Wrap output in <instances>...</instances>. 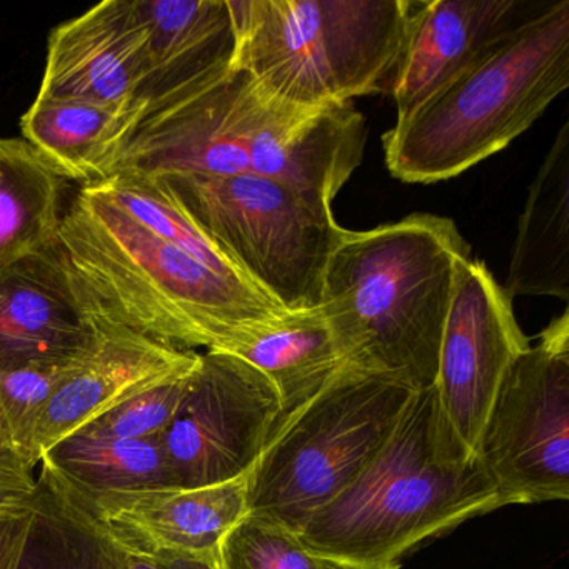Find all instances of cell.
<instances>
[{"label":"cell","mask_w":569,"mask_h":569,"mask_svg":"<svg viewBox=\"0 0 569 569\" xmlns=\"http://www.w3.org/2000/svg\"><path fill=\"white\" fill-rule=\"evenodd\" d=\"M86 318L172 348L212 351L229 336L286 312L142 228L84 186L51 244Z\"/></svg>","instance_id":"obj_1"},{"label":"cell","mask_w":569,"mask_h":569,"mask_svg":"<svg viewBox=\"0 0 569 569\" xmlns=\"http://www.w3.org/2000/svg\"><path fill=\"white\" fill-rule=\"evenodd\" d=\"M471 249L449 218L411 214L342 231L322 281L321 308L345 365L435 386L459 264Z\"/></svg>","instance_id":"obj_2"},{"label":"cell","mask_w":569,"mask_h":569,"mask_svg":"<svg viewBox=\"0 0 569 569\" xmlns=\"http://www.w3.org/2000/svg\"><path fill=\"white\" fill-rule=\"evenodd\" d=\"M501 506L491 476L429 388L415 392L368 468L298 536L341 568L398 569L426 539Z\"/></svg>","instance_id":"obj_3"},{"label":"cell","mask_w":569,"mask_h":569,"mask_svg":"<svg viewBox=\"0 0 569 569\" xmlns=\"http://www.w3.org/2000/svg\"><path fill=\"white\" fill-rule=\"evenodd\" d=\"M569 88V0L541 6L382 138L409 184L458 178L525 134Z\"/></svg>","instance_id":"obj_4"},{"label":"cell","mask_w":569,"mask_h":569,"mask_svg":"<svg viewBox=\"0 0 569 569\" xmlns=\"http://www.w3.org/2000/svg\"><path fill=\"white\" fill-rule=\"evenodd\" d=\"M335 151L322 108L276 101L232 64L148 112L112 176L256 174L309 191L328 171Z\"/></svg>","instance_id":"obj_5"},{"label":"cell","mask_w":569,"mask_h":569,"mask_svg":"<svg viewBox=\"0 0 569 569\" xmlns=\"http://www.w3.org/2000/svg\"><path fill=\"white\" fill-rule=\"evenodd\" d=\"M415 0H228L234 64L276 101L316 109L388 94Z\"/></svg>","instance_id":"obj_6"},{"label":"cell","mask_w":569,"mask_h":569,"mask_svg":"<svg viewBox=\"0 0 569 569\" xmlns=\"http://www.w3.org/2000/svg\"><path fill=\"white\" fill-rule=\"evenodd\" d=\"M415 392L391 376L342 366L272 432L246 476L248 515L299 535L368 468Z\"/></svg>","instance_id":"obj_7"},{"label":"cell","mask_w":569,"mask_h":569,"mask_svg":"<svg viewBox=\"0 0 569 569\" xmlns=\"http://www.w3.org/2000/svg\"><path fill=\"white\" fill-rule=\"evenodd\" d=\"M151 179L279 308L321 305L326 268L345 231L332 204L256 174Z\"/></svg>","instance_id":"obj_8"},{"label":"cell","mask_w":569,"mask_h":569,"mask_svg":"<svg viewBox=\"0 0 569 569\" xmlns=\"http://www.w3.org/2000/svg\"><path fill=\"white\" fill-rule=\"evenodd\" d=\"M502 506L569 498V312L509 366L475 449Z\"/></svg>","instance_id":"obj_9"},{"label":"cell","mask_w":569,"mask_h":569,"mask_svg":"<svg viewBox=\"0 0 569 569\" xmlns=\"http://www.w3.org/2000/svg\"><path fill=\"white\" fill-rule=\"evenodd\" d=\"M281 412L278 391L261 371L236 356L206 351L158 438L174 485L202 488L248 476Z\"/></svg>","instance_id":"obj_10"},{"label":"cell","mask_w":569,"mask_h":569,"mask_svg":"<svg viewBox=\"0 0 569 569\" xmlns=\"http://www.w3.org/2000/svg\"><path fill=\"white\" fill-rule=\"evenodd\" d=\"M39 485L82 525L139 555H212L248 515L244 478L202 488L91 491L42 471Z\"/></svg>","instance_id":"obj_11"},{"label":"cell","mask_w":569,"mask_h":569,"mask_svg":"<svg viewBox=\"0 0 569 569\" xmlns=\"http://www.w3.org/2000/svg\"><path fill=\"white\" fill-rule=\"evenodd\" d=\"M528 346L512 299L488 266L472 258L462 261L456 272L432 388L452 428L472 451L502 378Z\"/></svg>","instance_id":"obj_12"},{"label":"cell","mask_w":569,"mask_h":569,"mask_svg":"<svg viewBox=\"0 0 569 569\" xmlns=\"http://www.w3.org/2000/svg\"><path fill=\"white\" fill-rule=\"evenodd\" d=\"M146 76V36L134 2L106 0L52 31L36 101L132 108L142 104Z\"/></svg>","instance_id":"obj_13"},{"label":"cell","mask_w":569,"mask_h":569,"mask_svg":"<svg viewBox=\"0 0 569 569\" xmlns=\"http://www.w3.org/2000/svg\"><path fill=\"white\" fill-rule=\"evenodd\" d=\"M88 319L94 339L46 409L36 438L39 465L56 442L132 396L194 371L201 359V352L172 348L131 329Z\"/></svg>","instance_id":"obj_14"},{"label":"cell","mask_w":569,"mask_h":569,"mask_svg":"<svg viewBox=\"0 0 569 569\" xmlns=\"http://www.w3.org/2000/svg\"><path fill=\"white\" fill-rule=\"evenodd\" d=\"M526 8L521 0H415L388 91L398 111L396 121L528 18Z\"/></svg>","instance_id":"obj_15"},{"label":"cell","mask_w":569,"mask_h":569,"mask_svg":"<svg viewBox=\"0 0 569 569\" xmlns=\"http://www.w3.org/2000/svg\"><path fill=\"white\" fill-rule=\"evenodd\" d=\"M144 29L148 76L139 101L156 111L234 64L228 0H132Z\"/></svg>","instance_id":"obj_16"},{"label":"cell","mask_w":569,"mask_h":569,"mask_svg":"<svg viewBox=\"0 0 569 569\" xmlns=\"http://www.w3.org/2000/svg\"><path fill=\"white\" fill-rule=\"evenodd\" d=\"M92 339L94 329L51 246L0 269V369L71 361Z\"/></svg>","instance_id":"obj_17"},{"label":"cell","mask_w":569,"mask_h":569,"mask_svg":"<svg viewBox=\"0 0 569 569\" xmlns=\"http://www.w3.org/2000/svg\"><path fill=\"white\" fill-rule=\"evenodd\" d=\"M506 295L569 301V122L539 166L518 221Z\"/></svg>","instance_id":"obj_18"},{"label":"cell","mask_w":569,"mask_h":569,"mask_svg":"<svg viewBox=\"0 0 569 569\" xmlns=\"http://www.w3.org/2000/svg\"><path fill=\"white\" fill-rule=\"evenodd\" d=\"M212 351L236 356L269 379L281 399L279 425L311 401L345 366L321 306L249 326Z\"/></svg>","instance_id":"obj_19"},{"label":"cell","mask_w":569,"mask_h":569,"mask_svg":"<svg viewBox=\"0 0 569 569\" xmlns=\"http://www.w3.org/2000/svg\"><path fill=\"white\" fill-rule=\"evenodd\" d=\"M142 118V104L34 101L22 116L21 132L56 174L92 186L111 178Z\"/></svg>","instance_id":"obj_20"},{"label":"cell","mask_w":569,"mask_h":569,"mask_svg":"<svg viewBox=\"0 0 569 569\" xmlns=\"http://www.w3.org/2000/svg\"><path fill=\"white\" fill-rule=\"evenodd\" d=\"M64 179L22 138L0 136V269L56 241Z\"/></svg>","instance_id":"obj_21"},{"label":"cell","mask_w":569,"mask_h":569,"mask_svg":"<svg viewBox=\"0 0 569 569\" xmlns=\"http://www.w3.org/2000/svg\"><path fill=\"white\" fill-rule=\"evenodd\" d=\"M42 471L91 491L178 488L158 438L116 439L81 432L56 442Z\"/></svg>","instance_id":"obj_22"},{"label":"cell","mask_w":569,"mask_h":569,"mask_svg":"<svg viewBox=\"0 0 569 569\" xmlns=\"http://www.w3.org/2000/svg\"><path fill=\"white\" fill-rule=\"evenodd\" d=\"M98 194L121 209L136 222L162 241L194 258L211 271L234 281L246 282L241 272L222 254L221 249L162 192L151 178L116 174L92 184ZM254 288V286H252Z\"/></svg>","instance_id":"obj_23"},{"label":"cell","mask_w":569,"mask_h":569,"mask_svg":"<svg viewBox=\"0 0 569 569\" xmlns=\"http://www.w3.org/2000/svg\"><path fill=\"white\" fill-rule=\"evenodd\" d=\"M82 356L71 361L28 362L0 369V408L19 452L32 469L39 465L36 438L46 409Z\"/></svg>","instance_id":"obj_24"},{"label":"cell","mask_w":569,"mask_h":569,"mask_svg":"<svg viewBox=\"0 0 569 569\" xmlns=\"http://www.w3.org/2000/svg\"><path fill=\"white\" fill-rule=\"evenodd\" d=\"M221 569H336L306 548L296 532L246 515L219 545Z\"/></svg>","instance_id":"obj_25"},{"label":"cell","mask_w":569,"mask_h":569,"mask_svg":"<svg viewBox=\"0 0 569 569\" xmlns=\"http://www.w3.org/2000/svg\"><path fill=\"white\" fill-rule=\"evenodd\" d=\"M194 371L132 396L76 432L98 438H159L174 418Z\"/></svg>","instance_id":"obj_26"},{"label":"cell","mask_w":569,"mask_h":569,"mask_svg":"<svg viewBox=\"0 0 569 569\" xmlns=\"http://www.w3.org/2000/svg\"><path fill=\"white\" fill-rule=\"evenodd\" d=\"M38 492L34 469L24 461L0 408V508L28 505Z\"/></svg>","instance_id":"obj_27"},{"label":"cell","mask_w":569,"mask_h":569,"mask_svg":"<svg viewBox=\"0 0 569 569\" xmlns=\"http://www.w3.org/2000/svg\"><path fill=\"white\" fill-rule=\"evenodd\" d=\"M92 535L96 536L99 548H101L104 569H221L219 552H212V555H179V552L139 555V552L129 551V549L106 541L96 532Z\"/></svg>","instance_id":"obj_28"},{"label":"cell","mask_w":569,"mask_h":569,"mask_svg":"<svg viewBox=\"0 0 569 569\" xmlns=\"http://www.w3.org/2000/svg\"><path fill=\"white\" fill-rule=\"evenodd\" d=\"M34 515V498L28 505L0 508V569L21 566Z\"/></svg>","instance_id":"obj_29"},{"label":"cell","mask_w":569,"mask_h":569,"mask_svg":"<svg viewBox=\"0 0 569 569\" xmlns=\"http://www.w3.org/2000/svg\"><path fill=\"white\" fill-rule=\"evenodd\" d=\"M336 569H355V568H341V566H338Z\"/></svg>","instance_id":"obj_30"}]
</instances>
